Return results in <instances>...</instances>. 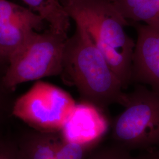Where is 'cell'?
I'll return each instance as SVG.
<instances>
[{"mask_svg": "<svg viewBox=\"0 0 159 159\" xmlns=\"http://www.w3.org/2000/svg\"><path fill=\"white\" fill-rule=\"evenodd\" d=\"M68 37L50 27L42 33L35 31L9 60L4 75L6 88L14 93L24 83L60 75Z\"/></svg>", "mask_w": 159, "mask_h": 159, "instance_id": "cell-4", "label": "cell"}, {"mask_svg": "<svg viewBox=\"0 0 159 159\" xmlns=\"http://www.w3.org/2000/svg\"><path fill=\"white\" fill-rule=\"evenodd\" d=\"M0 159H21L16 140L0 137Z\"/></svg>", "mask_w": 159, "mask_h": 159, "instance_id": "cell-15", "label": "cell"}, {"mask_svg": "<svg viewBox=\"0 0 159 159\" xmlns=\"http://www.w3.org/2000/svg\"><path fill=\"white\" fill-rule=\"evenodd\" d=\"M108 125L102 110L81 102L76 103L60 133L64 142L97 146L107 132Z\"/></svg>", "mask_w": 159, "mask_h": 159, "instance_id": "cell-8", "label": "cell"}, {"mask_svg": "<svg viewBox=\"0 0 159 159\" xmlns=\"http://www.w3.org/2000/svg\"><path fill=\"white\" fill-rule=\"evenodd\" d=\"M127 21L159 25V0H111Z\"/></svg>", "mask_w": 159, "mask_h": 159, "instance_id": "cell-10", "label": "cell"}, {"mask_svg": "<svg viewBox=\"0 0 159 159\" xmlns=\"http://www.w3.org/2000/svg\"><path fill=\"white\" fill-rule=\"evenodd\" d=\"M44 21L29 8L0 0V59L8 64L31 35L43 29Z\"/></svg>", "mask_w": 159, "mask_h": 159, "instance_id": "cell-6", "label": "cell"}, {"mask_svg": "<svg viewBox=\"0 0 159 159\" xmlns=\"http://www.w3.org/2000/svg\"><path fill=\"white\" fill-rule=\"evenodd\" d=\"M6 63L0 59V137L2 135V129L9 117L12 116V107L14 100L11 95L13 93L8 90L4 83V75L6 68L2 69V64Z\"/></svg>", "mask_w": 159, "mask_h": 159, "instance_id": "cell-13", "label": "cell"}, {"mask_svg": "<svg viewBox=\"0 0 159 159\" xmlns=\"http://www.w3.org/2000/svg\"><path fill=\"white\" fill-rule=\"evenodd\" d=\"M159 153L147 152L146 153L133 155L131 152L113 143L112 144L93 149L85 159H157Z\"/></svg>", "mask_w": 159, "mask_h": 159, "instance_id": "cell-12", "label": "cell"}, {"mask_svg": "<svg viewBox=\"0 0 159 159\" xmlns=\"http://www.w3.org/2000/svg\"><path fill=\"white\" fill-rule=\"evenodd\" d=\"M157 159H159V154H158V156H157Z\"/></svg>", "mask_w": 159, "mask_h": 159, "instance_id": "cell-16", "label": "cell"}, {"mask_svg": "<svg viewBox=\"0 0 159 159\" xmlns=\"http://www.w3.org/2000/svg\"><path fill=\"white\" fill-rule=\"evenodd\" d=\"M125 110L112 125L113 143L133 152L159 148V94L138 84L126 94Z\"/></svg>", "mask_w": 159, "mask_h": 159, "instance_id": "cell-3", "label": "cell"}, {"mask_svg": "<svg viewBox=\"0 0 159 159\" xmlns=\"http://www.w3.org/2000/svg\"><path fill=\"white\" fill-rule=\"evenodd\" d=\"M133 23L137 38L133 54L131 82L149 85L159 94V25Z\"/></svg>", "mask_w": 159, "mask_h": 159, "instance_id": "cell-7", "label": "cell"}, {"mask_svg": "<svg viewBox=\"0 0 159 159\" xmlns=\"http://www.w3.org/2000/svg\"><path fill=\"white\" fill-rule=\"evenodd\" d=\"M75 104L67 91L39 81L14 100L12 116L35 130L58 133L61 130Z\"/></svg>", "mask_w": 159, "mask_h": 159, "instance_id": "cell-5", "label": "cell"}, {"mask_svg": "<svg viewBox=\"0 0 159 159\" xmlns=\"http://www.w3.org/2000/svg\"><path fill=\"white\" fill-rule=\"evenodd\" d=\"M16 140L21 159H56L62 139L60 132L44 133L31 129Z\"/></svg>", "mask_w": 159, "mask_h": 159, "instance_id": "cell-9", "label": "cell"}, {"mask_svg": "<svg viewBox=\"0 0 159 159\" xmlns=\"http://www.w3.org/2000/svg\"><path fill=\"white\" fill-rule=\"evenodd\" d=\"M97 146L66 142L62 140L57 150L56 159H85Z\"/></svg>", "mask_w": 159, "mask_h": 159, "instance_id": "cell-14", "label": "cell"}, {"mask_svg": "<svg viewBox=\"0 0 159 159\" xmlns=\"http://www.w3.org/2000/svg\"><path fill=\"white\" fill-rule=\"evenodd\" d=\"M31 10L49 24L50 27L67 34L70 18L59 0H21Z\"/></svg>", "mask_w": 159, "mask_h": 159, "instance_id": "cell-11", "label": "cell"}, {"mask_svg": "<svg viewBox=\"0 0 159 159\" xmlns=\"http://www.w3.org/2000/svg\"><path fill=\"white\" fill-rule=\"evenodd\" d=\"M66 41L62 71L65 83L76 87L81 102L102 111L113 104L123 105L125 89L83 25Z\"/></svg>", "mask_w": 159, "mask_h": 159, "instance_id": "cell-1", "label": "cell"}, {"mask_svg": "<svg viewBox=\"0 0 159 159\" xmlns=\"http://www.w3.org/2000/svg\"><path fill=\"white\" fill-rule=\"evenodd\" d=\"M75 23L84 26L125 89L131 83L135 43L125 33L129 25L111 0H59Z\"/></svg>", "mask_w": 159, "mask_h": 159, "instance_id": "cell-2", "label": "cell"}]
</instances>
